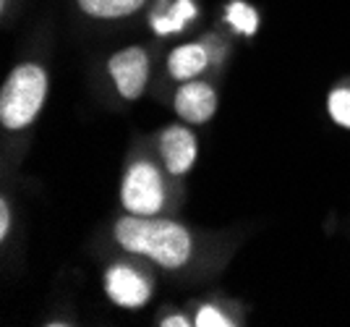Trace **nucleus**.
<instances>
[{
    "label": "nucleus",
    "instance_id": "obj_10",
    "mask_svg": "<svg viewBox=\"0 0 350 327\" xmlns=\"http://www.w3.org/2000/svg\"><path fill=\"white\" fill-rule=\"evenodd\" d=\"M193 14H196V8H193L191 0H178L170 14L162 16V18L160 16H154L152 24H154V29L160 31V34H170V31L183 29V24H186L189 18H193Z\"/></svg>",
    "mask_w": 350,
    "mask_h": 327
},
{
    "label": "nucleus",
    "instance_id": "obj_9",
    "mask_svg": "<svg viewBox=\"0 0 350 327\" xmlns=\"http://www.w3.org/2000/svg\"><path fill=\"white\" fill-rule=\"evenodd\" d=\"M144 0H79V8L94 18H120L142 8Z\"/></svg>",
    "mask_w": 350,
    "mask_h": 327
},
{
    "label": "nucleus",
    "instance_id": "obj_12",
    "mask_svg": "<svg viewBox=\"0 0 350 327\" xmlns=\"http://www.w3.org/2000/svg\"><path fill=\"white\" fill-rule=\"evenodd\" d=\"M327 107H329V116H332L340 126L350 129V92L348 90H335V92H332V94H329V103H327Z\"/></svg>",
    "mask_w": 350,
    "mask_h": 327
},
{
    "label": "nucleus",
    "instance_id": "obj_7",
    "mask_svg": "<svg viewBox=\"0 0 350 327\" xmlns=\"http://www.w3.org/2000/svg\"><path fill=\"white\" fill-rule=\"evenodd\" d=\"M175 110L189 123H206L217 110V94L209 84H202V81L183 84L175 94Z\"/></svg>",
    "mask_w": 350,
    "mask_h": 327
},
{
    "label": "nucleus",
    "instance_id": "obj_1",
    "mask_svg": "<svg viewBox=\"0 0 350 327\" xmlns=\"http://www.w3.org/2000/svg\"><path fill=\"white\" fill-rule=\"evenodd\" d=\"M118 244L131 254H144L167 270L183 267L191 254V236L183 225L160 218L131 215L116 225Z\"/></svg>",
    "mask_w": 350,
    "mask_h": 327
},
{
    "label": "nucleus",
    "instance_id": "obj_6",
    "mask_svg": "<svg viewBox=\"0 0 350 327\" xmlns=\"http://www.w3.org/2000/svg\"><path fill=\"white\" fill-rule=\"evenodd\" d=\"M160 149H162L165 168L173 176L189 173L193 160H196V139L183 126H167L160 139Z\"/></svg>",
    "mask_w": 350,
    "mask_h": 327
},
{
    "label": "nucleus",
    "instance_id": "obj_13",
    "mask_svg": "<svg viewBox=\"0 0 350 327\" xmlns=\"http://www.w3.org/2000/svg\"><path fill=\"white\" fill-rule=\"evenodd\" d=\"M196 325L199 327H225V325H233V322H228V317L225 314H219L215 306H204L199 317H196Z\"/></svg>",
    "mask_w": 350,
    "mask_h": 327
},
{
    "label": "nucleus",
    "instance_id": "obj_4",
    "mask_svg": "<svg viewBox=\"0 0 350 327\" xmlns=\"http://www.w3.org/2000/svg\"><path fill=\"white\" fill-rule=\"evenodd\" d=\"M107 68H110V76L116 81L118 92L126 100L142 97L146 79H149V60H146V53L142 47H129V50L116 53L107 63Z\"/></svg>",
    "mask_w": 350,
    "mask_h": 327
},
{
    "label": "nucleus",
    "instance_id": "obj_11",
    "mask_svg": "<svg viewBox=\"0 0 350 327\" xmlns=\"http://www.w3.org/2000/svg\"><path fill=\"white\" fill-rule=\"evenodd\" d=\"M228 24L235 31H241V34H254L256 27H259V16H256V11L251 5L235 0V3L228 5Z\"/></svg>",
    "mask_w": 350,
    "mask_h": 327
},
{
    "label": "nucleus",
    "instance_id": "obj_14",
    "mask_svg": "<svg viewBox=\"0 0 350 327\" xmlns=\"http://www.w3.org/2000/svg\"><path fill=\"white\" fill-rule=\"evenodd\" d=\"M8 228H11V209L5 199H0V238L8 236Z\"/></svg>",
    "mask_w": 350,
    "mask_h": 327
},
{
    "label": "nucleus",
    "instance_id": "obj_15",
    "mask_svg": "<svg viewBox=\"0 0 350 327\" xmlns=\"http://www.w3.org/2000/svg\"><path fill=\"white\" fill-rule=\"evenodd\" d=\"M165 327H186V325H191L186 317H167L165 322H162Z\"/></svg>",
    "mask_w": 350,
    "mask_h": 327
},
{
    "label": "nucleus",
    "instance_id": "obj_8",
    "mask_svg": "<svg viewBox=\"0 0 350 327\" xmlns=\"http://www.w3.org/2000/svg\"><path fill=\"white\" fill-rule=\"evenodd\" d=\"M206 63H209V55H206L204 45H183L173 50V55L167 60V68H170V76L180 79V81H189L204 71Z\"/></svg>",
    "mask_w": 350,
    "mask_h": 327
},
{
    "label": "nucleus",
    "instance_id": "obj_5",
    "mask_svg": "<svg viewBox=\"0 0 350 327\" xmlns=\"http://www.w3.org/2000/svg\"><path fill=\"white\" fill-rule=\"evenodd\" d=\"M105 288H107V296L113 298L118 306H129V309L144 306L149 298V283L136 270L126 267V265H116L107 270Z\"/></svg>",
    "mask_w": 350,
    "mask_h": 327
},
{
    "label": "nucleus",
    "instance_id": "obj_2",
    "mask_svg": "<svg viewBox=\"0 0 350 327\" xmlns=\"http://www.w3.org/2000/svg\"><path fill=\"white\" fill-rule=\"evenodd\" d=\"M47 92V76L40 66L24 63L11 71L0 92V123L11 131L27 129L40 116Z\"/></svg>",
    "mask_w": 350,
    "mask_h": 327
},
{
    "label": "nucleus",
    "instance_id": "obj_3",
    "mask_svg": "<svg viewBox=\"0 0 350 327\" xmlns=\"http://www.w3.org/2000/svg\"><path fill=\"white\" fill-rule=\"evenodd\" d=\"M123 207L131 215H157L165 205V186H162L160 170L152 163H136L123 181Z\"/></svg>",
    "mask_w": 350,
    "mask_h": 327
}]
</instances>
